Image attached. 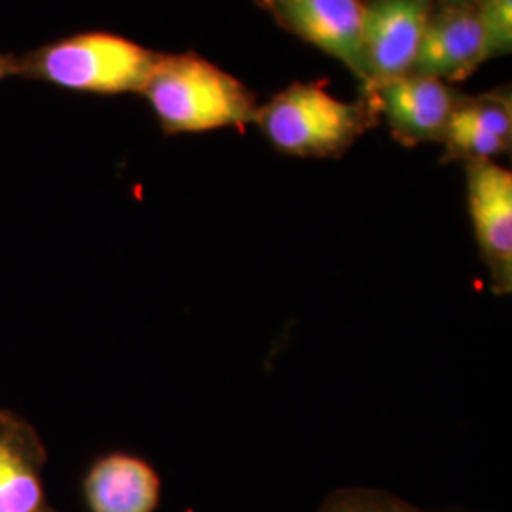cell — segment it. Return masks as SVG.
Instances as JSON below:
<instances>
[{
    "label": "cell",
    "mask_w": 512,
    "mask_h": 512,
    "mask_svg": "<svg viewBox=\"0 0 512 512\" xmlns=\"http://www.w3.org/2000/svg\"><path fill=\"white\" fill-rule=\"evenodd\" d=\"M167 135L243 128L256 103L236 76L196 54H158L143 88Z\"/></svg>",
    "instance_id": "1"
},
{
    "label": "cell",
    "mask_w": 512,
    "mask_h": 512,
    "mask_svg": "<svg viewBox=\"0 0 512 512\" xmlns=\"http://www.w3.org/2000/svg\"><path fill=\"white\" fill-rule=\"evenodd\" d=\"M158 54L105 31L78 33L18 55V78L76 93H141Z\"/></svg>",
    "instance_id": "2"
},
{
    "label": "cell",
    "mask_w": 512,
    "mask_h": 512,
    "mask_svg": "<svg viewBox=\"0 0 512 512\" xmlns=\"http://www.w3.org/2000/svg\"><path fill=\"white\" fill-rule=\"evenodd\" d=\"M255 122L285 154L336 156L365 131L366 114L321 86L294 84L256 109Z\"/></svg>",
    "instance_id": "3"
},
{
    "label": "cell",
    "mask_w": 512,
    "mask_h": 512,
    "mask_svg": "<svg viewBox=\"0 0 512 512\" xmlns=\"http://www.w3.org/2000/svg\"><path fill=\"white\" fill-rule=\"evenodd\" d=\"M433 0L363 2V54L368 86L412 73Z\"/></svg>",
    "instance_id": "4"
},
{
    "label": "cell",
    "mask_w": 512,
    "mask_h": 512,
    "mask_svg": "<svg viewBox=\"0 0 512 512\" xmlns=\"http://www.w3.org/2000/svg\"><path fill=\"white\" fill-rule=\"evenodd\" d=\"M467 203L476 243L497 294L512 291V173L492 162L467 164Z\"/></svg>",
    "instance_id": "5"
},
{
    "label": "cell",
    "mask_w": 512,
    "mask_h": 512,
    "mask_svg": "<svg viewBox=\"0 0 512 512\" xmlns=\"http://www.w3.org/2000/svg\"><path fill=\"white\" fill-rule=\"evenodd\" d=\"M275 19L342 61L349 71L368 80L363 54V0H264Z\"/></svg>",
    "instance_id": "6"
},
{
    "label": "cell",
    "mask_w": 512,
    "mask_h": 512,
    "mask_svg": "<svg viewBox=\"0 0 512 512\" xmlns=\"http://www.w3.org/2000/svg\"><path fill=\"white\" fill-rule=\"evenodd\" d=\"M370 88L378 93L393 135L408 145L442 139L459 105L456 93L442 80L420 74H404Z\"/></svg>",
    "instance_id": "7"
},
{
    "label": "cell",
    "mask_w": 512,
    "mask_h": 512,
    "mask_svg": "<svg viewBox=\"0 0 512 512\" xmlns=\"http://www.w3.org/2000/svg\"><path fill=\"white\" fill-rule=\"evenodd\" d=\"M484 61V37L475 4H446V10L431 14L410 74L442 82L459 80L475 73Z\"/></svg>",
    "instance_id": "8"
},
{
    "label": "cell",
    "mask_w": 512,
    "mask_h": 512,
    "mask_svg": "<svg viewBox=\"0 0 512 512\" xmlns=\"http://www.w3.org/2000/svg\"><path fill=\"white\" fill-rule=\"evenodd\" d=\"M44 463L35 427L0 410V512H55L44 492Z\"/></svg>",
    "instance_id": "9"
},
{
    "label": "cell",
    "mask_w": 512,
    "mask_h": 512,
    "mask_svg": "<svg viewBox=\"0 0 512 512\" xmlns=\"http://www.w3.org/2000/svg\"><path fill=\"white\" fill-rule=\"evenodd\" d=\"M162 482L145 459L109 454L93 463L84 480V494L92 512H154Z\"/></svg>",
    "instance_id": "10"
},
{
    "label": "cell",
    "mask_w": 512,
    "mask_h": 512,
    "mask_svg": "<svg viewBox=\"0 0 512 512\" xmlns=\"http://www.w3.org/2000/svg\"><path fill=\"white\" fill-rule=\"evenodd\" d=\"M512 110L509 95H484L459 103L442 141L452 154L469 162H492L511 147Z\"/></svg>",
    "instance_id": "11"
},
{
    "label": "cell",
    "mask_w": 512,
    "mask_h": 512,
    "mask_svg": "<svg viewBox=\"0 0 512 512\" xmlns=\"http://www.w3.org/2000/svg\"><path fill=\"white\" fill-rule=\"evenodd\" d=\"M317 512H421L397 495L374 488H340L323 501Z\"/></svg>",
    "instance_id": "12"
},
{
    "label": "cell",
    "mask_w": 512,
    "mask_h": 512,
    "mask_svg": "<svg viewBox=\"0 0 512 512\" xmlns=\"http://www.w3.org/2000/svg\"><path fill=\"white\" fill-rule=\"evenodd\" d=\"M476 18L484 37L486 61L512 50V0H475Z\"/></svg>",
    "instance_id": "13"
},
{
    "label": "cell",
    "mask_w": 512,
    "mask_h": 512,
    "mask_svg": "<svg viewBox=\"0 0 512 512\" xmlns=\"http://www.w3.org/2000/svg\"><path fill=\"white\" fill-rule=\"evenodd\" d=\"M12 76H18V55L0 52V82Z\"/></svg>",
    "instance_id": "14"
},
{
    "label": "cell",
    "mask_w": 512,
    "mask_h": 512,
    "mask_svg": "<svg viewBox=\"0 0 512 512\" xmlns=\"http://www.w3.org/2000/svg\"><path fill=\"white\" fill-rule=\"evenodd\" d=\"M446 4H475V0H444Z\"/></svg>",
    "instance_id": "15"
}]
</instances>
